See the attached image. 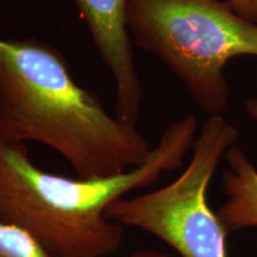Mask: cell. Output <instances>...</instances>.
Returning <instances> with one entry per match:
<instances>
[{"label": "cell", "mask_w": 257, "mask_h": 257, "mask_svg": "<svg viewBox=\"0 0 257 257\" xmlns=\"http://www.w3.org/2000/svg\"><path fill=\"white\" fill-rule=\"evenodd\" d=\"M127 27L135 43L159 57L210 117L229 105L227 63L257 56V24L225 0H128Z\"/></svg>", "instance_id": "3957f363"}, {"label": "cell", "mask_w": 257, "mask_h": 257, "mask_svg": "<svg viewBox=\"0 0 257 257\" xmlns=\"http://www.w3.org/2000/svg\"><path fill=\"white\" fill-rule=\"evenodd\" d=\"M197 128V117L189 114L163 131L142 166L94 179L48 173L32 162L27 144L0 138V220L25 231L54 257L114 255L124 226L107 217V208L180 168Z\"/></svg>", "instance_id": "7a4b0ae2"}, {"label": "cell", "mask_w": 257, "mask_h": 257, "mask_svg": "<svg viewBox=\"0 0 257 257\" xmlns=\"http://www.w3.org/2000/svg\"><path fill=\"white\" fill-rule=\"evenodd\" d=\"M239 137L223 115H212L193 144L187 168L155 191L125 197L107 208V217L121 226L146 231L181 257H229L227 232L208 205V186L221 157Z\"/></svg>", "instance_id": "277c9868"}, {"label": "cell", "mask_w": 257, "mask_h": 257, "mask_svg": "<svg viewBox=\"0 0 257 257\" xmlns=\"http://www.w3.org/2000/svg\"><path fill=\"white\" fill-rule=\"evenodd\" d=\"M0 138L44 144L82 179L137 168L153 149L136 125L76 83L56 47L36 38L0 37Z\"/></svg>", "instance_id": "6da1fadb"}, {"label": "cell", "mask_w": 257, "mask_h": 257, "mask_svg": "<svg viewBox=\"0 0 257 257\" xmlns=\"http://www.w3.org/2000/svg\"><path fill=\"white\" fill-rule=\"evenodd\" d=\"M225 159L223 185L229 199L218 210V218L227 233L257 227V169L239 147H231Z\"/></svg>", "instance_id": "8992f818"}, {"label": "cell", "mask_w": 257, "mask_h": 257, "mask_svg": "<svg viewBox=\"0 0 257 257\" xmlns=\"http://www.w3.org/2000/svg\"><path fill=\"white\" fill-rule=\"evenodd\" d=\"M93 43L115 83V115L137 125L143 89L135 67L133 38L127 27L128 0H74Z\"/></svg>", "instance_id": "5b68a950"}, {"label": "cell", "mask_w": 257, "mask_h": 257, "mask_svg": "<svg viewBox=\"0 0 257 257\" xmlns=\"http://www.w3.org/2000/svg\"><path fill=\"white\" fill-rule=\"evenodd\" d=\"M225 2L240 17L257 24V0H225Z\"/></svg>", "instance_id": "ba28073f"}, {"label": "cell", "mask_w": 257, "mask_h": 257, "mask_svg": "<svg viewBox=\"0 0 257 257\" xmlns=\"http://www.w3.org/2000/svg\"><path fill=\"white\" fill-rule=\"evenodd\" d=\"M256 91H257V75H256ZM245 111L252 119L257 120V96L250 98L245 102Z\"/></svg>", "instance_id": "30bf717a"}, {"label": "cell", "mask_w": 257, "mask_h": 257, "mask_svg": "<svg viewBox=\"0 0 257 257\" xmlns=\"http://www.w3.org/2000/svg\"><path fill=\"white\" fill-rule=\"evenodd\" d=\"M0 257H54L25 231L0 220Z\"/></svg>", "instance_id": "52a82bcc"}, {"label": "cell", "mask_w": 257, "mask_h": 257, "mask_svg": "<svg viewBox=\"0 0 257 257\" xmlns=\"http://www.w3.org/2000/svg\"><path fill=\"white\" fill-rule=\"evenodd\" d=\"M126 257H174L168 253L156 251V250H150V249H140L135 250L131 253H128Z\"/></svg>", "instance_id": "9c48e42d"}]
</instances>
